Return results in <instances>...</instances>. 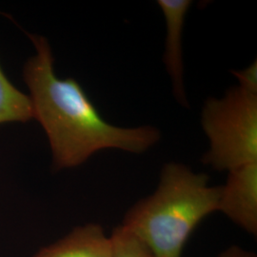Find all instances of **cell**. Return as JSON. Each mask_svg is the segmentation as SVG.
Wrapping results in <instances>:
<instances>
[{"instance_id":"6da1fadb","label":"cell","mask_w":257,"mask_h":257,"mask_svg":"<svg viewBox=\"0 0 257 257\" xmlns=\"http://www.w3.org/2000/svg\"><path fill=\"white\" fill-rule=\"evenodd\" d=\"M36 54L24 66L23 76L37 119L46 133L55 169L82 165L103 150L142 154L160 140L153 126L122 128L107 122L74 78L55 74L54 55L46 38L29 35Z\"/></svg>"},{"instance_id":"7a4b0ae2","label":"cell","mask_w":257,"mask_h":257,"mask_svg":"<svg viewBox=\"0 0 257 257\" xmlns=\"http://www.w3.org/2000/svg\"><path fill=\"white\" fill-rule=\"evenodd\" d=\"M220 192L221 187L209 185V176L180 163H167L156 192L134 205L122 225L155 257H181L196 226L218 211Z\"/></svg>"},{"instance_id":"3957f363","label":"cell","mask_w":257,"mask_h":257,"mask_svg":"<svg viewBox=\"0 0 257 257\" xmlns=\"http://www.w3.org/2000/svg\"><path fill=\"white\" fill-rule=\"evenodd\" d=\"M201 125L210 141L205 165L230 172L257 162V93L236 86L222 98H208Z\"/></svg>"},{"instance_id":"277c9868","label":"cell","mask_w":257,"mask_h":257,"mask_svg":"<svg viewBox=\"0 0 257 257\" xmlns=\"http://www.w3.org/2000/svg\"><path fill=\"white\" fill-rule=\"evenodd\" d=\"M218 211L251 234L257 233V162L229 172Z\"/></svg>"},{"instance_id":"5b68a950","label":"cell","mask_w":257,"mask_h":257,"mask_svg":"<svg viewBox=\"0 0 257 257\" xmlns=\"http://www.w3.org/2000/svg\"><path fill=\"white\" fill-rule=\"evenodd\" d=\"M158 6L165 17L167 26L164 63L173 84L175 99L188 108L189 102L184 85L182 33L186 16L192 6L190 0H158Z\"/></svg>"},{"instance_id":"8992f818","label":"cell","mask_w":257,"mask_h":257,"mask_svg":"<svg viewBox=\"0 0 257 257\" xmlns=\"http://www.w3.org/2000/svg\"><path fill=\"white\" fill-rule=\"evenodd\" d=\"M34 257H111V242L101 226L88 224L75 228Z\"/></svg>"},{"instance_id":"52a82bcc","label":"cell","mask_w":257,"mask_h":257,"mask_svg":"<svg viewBox=\"0 0 257 257\" xmlns=\"http://www.w3.org/2000/svg\"><path fill=\"white\" fill-rule=\"evenodd\" d=\"M34 117L30 96L11 83L0 66V124L27 122Z\"/></svg>"},{"instance_id":"ba28073f","label":"cell","mask_w":257,"mask_h":257,"mask_svg":"<svg viewBox=\"0 0 257 257\" xmlns=\"http://www.w3.org/2000/svg\"><path fill=\"white\" fill-rule=\"evenodd\" d=\"M110 239L111 257H155L147 245L123 225L113 230Z\"/></svg>"},{"instance_id":"9c48e42d","label":"cell","mask_w":257,"mask_h":257,"mask_svg":"<svg viewBox=\"0 0 257 257\" xmlns=\"http://www.w3.org/2000/svg\"><path fill=\"white\" fill-rule=\"evenodd\" d=\"M237 80L240 88L252 93H257V61L256 59L244 70L232 71Z\"/></svg>"},{"instance_id":"30bf717a","label":"cell","mask_w":257,"mask_h":257,"mask_svg":"<svg viewBox=\"0 0 257 257\" xmlns=\"http://www.w3.org/2000/svg\"><path fill=\"white\" fill-rule=\"evenodd\" d=\"M219 257H256V255L238 247H231L224 251Z\"/></svg>"}]
</instances>
